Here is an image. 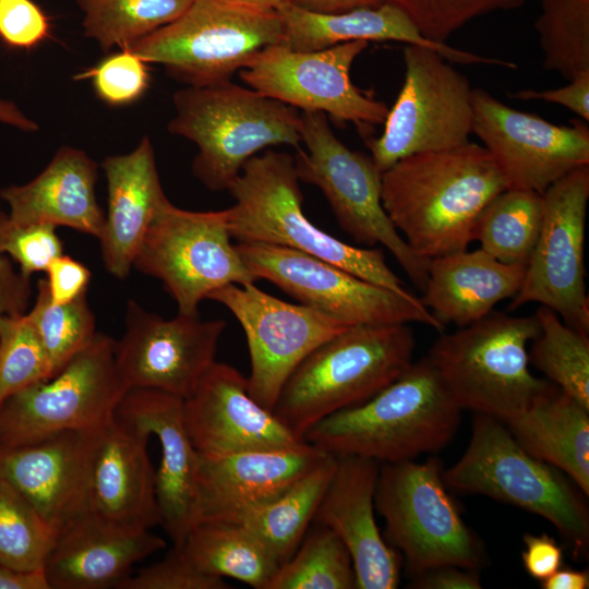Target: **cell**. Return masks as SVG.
I'll return each mask as SVG.
<instances>
[{
    "instance_id": "obj_1",
    "label": "cell",
    "mask_w": 589,
    "mask_h": 589,
    "mask_svg": "<svg viewBox=\"0 0 589 589\" xmlns=\"http://www.w3.org/2000/svg\"><path fill=\"white\" fill-rule=\"evenodd\" d=\"M509 188L477 143L407 156L382 172L381 201L397 231L424 257L467 250L484 207Z\"/></svg>"
},
{
    "instance_id": "obj_2",
    "label": "cell",
    "mask_w": 589,
    "mask_h": 589,
    "mask_svg": "<svg viewBox=\"0 0 589 589\" xmlns=\"http://www.w3.org/2000/svg\"><path fill=\"white\" fill-rule=\"evenodd\" d=\"M460 413L424 357L369 400L317 422L303 438L334 456L382 464L413 460L445 447L458 430Z\"/></svg>"
},
{
    "instance_id": "obj_3",
    "label": "cell",
    "mask_w": 589,
    "mask_h": 589,
    "mask_svg": "<svg viewBox=\"0 0 589 589\" xmlns=\"http://www.w3.org/2000/svg\"><path fill=\"white\" fill-rule=\"evenodd\" d=\"M413 351L408 324L351 326L298 364L273 412L303 438L317 422L369 400L400 377L412 364Z\"/></svg>"
},
{
    "instance_id": "obj_4",
    "label": "cell",
    "mask_w": 589,
    "mask_h": 589,
    "mask_svg": "<svg viewBox=\"0 0 589 589\" xmlns=\"http://www.w3.org/2000/svg\"><path fill=\"white\" fill-rule=\"evenodd\" d=\"M293 156L273 149L251 157L229 188L227 208L232 239L279 245L332 263L362 279L404 296L405 283L390 269L381 249L348 244L317 228L303 212Z\"/></svg>"
},
{
    "instance_id": "obj_5",
    "label": "cell",
    "mask_w": 589,
    "mask_h": 589,
    "mask_svg": "<svg viewBox=\"0 0 589 589\" xmlns=\"http://www.w3.org/2000/svg\"><path fill=\"white\" fill-rule=\"evenodd\" d=\"M172 103L167 129L197 146L192 172L211 191H228L247 160L265 147H300L296 108L230 80L187 86Z\"/></svg>"
},
{
    "instance_id": "obj_6",
    "label": "cell",
    "mask_w": 589,
    "mask_h": 589,
    "mask_svg": "<svg viewBox=\"0 0 589 589\" xmlns=\"http://www.w3.org/2000/svg\"><path fill=\"white\" fill-rule=\"evenodd\" d=\"M539 330L536 315L493 310L453 333H440L426 358L461 410L505 423L554 385L529 369L528 346Z\"/></svg>"
},
{
    "instance_id": "obj_7",
    "label": "cell",
    "mask_w": 589,
    "mask_h": 589,
    "mask_svg": "<svg viewBox=\"0 0 589 589\" xmlns=\"http://www.w3.org/2000/svg\"><path fill=\"white\" fill-rule=\"evenodd\" d=\"M447 488L508 503L550 521L574 556L589 549V508L584 492L560 469L524 449L505 424L476 413L467 449L443 469Z\"/></svg>"
},
{
    "instance_id": "obj_8",
    "label": "cell",
    "mask_w": 589,
    "mask_h": 589,
    "mask_svg": "<svg viewBox=\"0 0 589 589\" xmlns=\"http://www.w3.org/2000/svg\"><path fill=\"white\" fill-rule=\"evenodd\" d=\"M284 25L274 10L228 0H193L175 21L123 48L161 64L188 86L229 81L263 49L280 44Z\"/></svg>"
},
{
    "instance_id": "obj_9",
    "label": "cell",
    "mask_w": 589,
    "mask_h": 589,
    "mask_svg": "<svg viewBox=\"0 0 589 589\" xmlns=\"http://www.w3.org/2000/svg\"><path fill=\"white\" fill-rule=\"evenodd\" d=\"M446 489L436 457L380 466L375 508L385 520L386 542L401 552L412 577L442 565L479 570L485 561Z\"/></svg>"
},
{
    "instance_id": "obj_10",
    "label": "cell",
    "mask_w": 589,
    "mask_h": 589,
    "mask_svg": "<svg viewBox=\"0 0 589 589\" xmlns=\"http://www.w3.org/2000/svg\"><path fill=\"white\" fill-rule=\"evenodd\" d=\"M300 117L305 149L298 147L293 156L299 180L322 191L339 227L353 241L383 245L423 291L430 260L412 251L384 211L382 171L371 155L352 151L338 140L324 112L301 111Z\"/></svg>"
},
{
    "instance_id": "obj_11",
    "label": "cell",
    "mask_w": 589,
    "mask_h": 589,
    "mask_svg": "<svg viewBox=\"0 0 589 589\" xmlns=\"http://www.w3.org/2000/svg\"><path fill=\"white\" fill-rule=\"evenodd\" d=\"M116 340L97 333L52 376L0 405V446L28 445L64 431L98 430L129 390L115 358Z\"/></svg>"
},
{
    "instance_id": "obj_12",
    "label": "cell",
    "mask_w": 589,
    "mask_h": 589,
    "mask_svg": "<svg viewBox=\"0 0 589 589\" xmlns=\"http://www.w3.org/2000/svg\"><path fill=\"white\" fill-rule=\"evenodd\" d=\"M231 239L227 208L187 211L166 199L144 236L133 268L159 279L179 314L196 316L200 303L216 289L256 281Z\"/></svg>"
},
{
    "instance_id": "obj_13",
    "label": "cell",
    "mask_w": 589,
    "mask_h": 589,
    "mask_svg": "<svg viewBox=\"0 0 589 589\" xmlns=\"http://www.w3.org/2000/svg\"><path fill=\"white\" fill-rule=\"evenodd\" d=\"M402 57V86L382 135L369 142L382 172L407 156L464 145L472 133L469 80L431 48L407 45Z\"/></svg>"
},
{
    "instance_id": "obj_14",
    "label": "cell",
    "mask_w": 589,
    "mask_h": 589,
    "mask_svg": "<svg viewBox=\"0 0 589 589\" xmlns=\"http://www.w3.org/2000/svg\"><path fill=\"white\" fill-rule=\"evenodd\" d=\"M236 248L256 280H267L301 304L348 325L419 323L444 332L413 294L397 293L289 248L254 242H239Z\"/></svg>"
},
{
    "instance_id": "obj_15",
    "label": "cell",
    "mask_w": 589,
    "mask_h": 589,
    "mask_svg": "<svg viewBox=\"0 0 589 589\" xmlns=\"http://www.w3.org/2000/svg\"><path fill=\"white\" fill-rule=\"evenodd\" d=\"M542 200L540 232L508 310L539 303L553 310L572 328L588 335L584 248L589 165L558 179L545 190Z\"/></svg>"
},
{
    "instance_id": "obj_16",
    "label": "cell",
    "mask_w": 589,
    "mask_h": 589,
    "mask_svg": "<svg viewBox=\"0 0 589 589\" xmlns=\"http://www.w3.org/2000/svg\"><path fill=\"white\" fill-rule=\"evenodd\" d=\"M207 299L226 306L243 328L251 365L248 390L271 411L298 364L320 345L351 327L311 306L278 299L254 284H229Z\"/></svg>"
},
{
    "instance_id": "obj_17",
    "label": "cell",
    "mask_w": 589,
    "mask_h": 589,
    "mask_svg": "<svg viewBox=\"0 0 589 589\" xmlns=\"http://www.w3.org/2000/svg\"><path fill=\"white\" fill-rule=\"evenodd\" d=\"M369 41L353 40L316 51L269 46L243 69L240 79L252 89L302 111H321L337 122L359 127L384 123L388 107L359 89L350 69Z\"/></svg>"
},
{
    "instance_id": "obj_18",
    "label": "cell",
    "mask_w": 589,
    "mask_h": 589,
    "mask_svg": "<svg viewBox=\"0 0 589 589\" xmlns=\"http://www.w3.org/2000/svg\"><path fill=\"white\" fill-rule=\"evenodd\" d=\"M472 133L483 143L509 188L543 194L562 177L589 165V128L582 120L557 125L472 89Z\"/></svg>"
},
{
    "instance_id": "obj_19",
    "label": "cell",
    "mask_w": 589,
    "mask_h": 589,
    "mask_svg": "<svg viewBox=\"0 0 589 589\" xmlns=\"http://www.w3.org/2000/svg\"><path fill=\"white\" fill-rule=\"evenodd\" d=\"M124 325L115 358L128 388L155 389L184 399L216 361L227 323L179 313L164 318L129 300Z\"/></svg>"
},
{
    "instance_id": "obj_20",
    "label": "cell",
    "mask_w": 589,
    "mask_h": 589,
    "mask_svg": "<svg viewBox=\"0 0 589 589\" xmlns=\"http://www.w3.org/2000/svg\"><path fill=\"white\" fill-rule=\"evenodd\" d=\"M327 455L305 441L220 455L197 453L195 524H238L281 495Z\"/></svg>"
},
{
    "instance_id": "obj_21",
    "label": "cell",
    "mask_w": 589,
    "mask_h": 589,
    "mask_svg": "<svg viewBox=\"0 0 589 589\" xmlns=\"http://www.w3.org/2000/svg\"><path fill=\"white\" fill-rule=\"evenodd\" d=\"M182 413L199 454L220 455L304 442L251 397L245 376L223 362L215 361L183 399Z\"/></svg>"
},
{
    "instance_id": "obj_22",
    "label": "cell",
    "mask_w": 589,
    "mask_h": 589,
    "mask_svg": "<svg viewBox=\"0 0 589 589\" xmlns=\"http://www.w3.org/2000/svg\"><path fill=\"white\" fill-rule=\"evenodd\" d=\"M103 428L64 431L23 446H0V477L57 534L88 512L92 459Z\"/></svg>"
},
{
    "instance_id": "obj_23",
    "label": "cell",
    "mask_w": 589,
    "mask_h": 589,
    "mask_svg": "<svg viewBox=\"0 0 589 589\" xmlns=\"http://www.w3.org/2000/svg\"><path fill=\"white\" fill-rule=\"evenodd\" d=\"M336 467L313 521L330 529L347 548L358 589H395L401 558L375 520L381 464L361 456H336Z\"/></svg>"
},
{
    "instance_id": "obj_24",
    "label": "cell",
    "mask_w": 589,
    "mask_h": 589,
    "mask_svg": "<svg viewBox=\"0 0 589 589\" xmlns=\"http://www.w3.org/2000/svg\"><path fill=\"white\" fill-rule=\"evenodd\" d=\"M182 398L146 388H130L117 408V417L151 436L160 446L155 470L156 495L161 526L173 546H181L195 524L197 452L182 413Z\"/></svg>"
},
{
    "instance_id": "obj_25",
    "label": "cell",
    "mask_w": 589,
    "mask_h": 589,
    "mask_svg": "<svg viewBox=\"0 0 589 589\" xmlns=\"http://www.w3.org/2000/svg\"><path fill=\"white\" fill-rule=\"evenodd\" d=\"M148 438L117 414L99 431L89 473V513L131 530L161 525Z\"/></svg>"
},
{
    "instance_id": "obj_26",
    "label": "cell",
    "mask_w": 589,
    "mask_h": 589,
    "mask_svg": "<svg viewBox=\"0 0 589 589\" xmlns=\"http://www.w3.org/2000/svg\"><path fill=\"white\" fill-rule=\"evenodd\" d=\"M166 548L151 530H131L89 512L57 534L44 570L50 589L117 588L131 568Z\"/></svg>"
},
{
    "instance_id": "obj_27",
    "label": "cell",
    "mask_w": 589,
    "mask_h": 589,
    "mask_svg": "<svg viewBox=\"0 0 589 589\" xmlns=\"http://www.w3.org/2000/svg\"><path fill=\"white\" fill-rule=\"evenodd\" d=\"M276 11L284 25L281 44L297 51L323 50L353 40H392L431 48L449 62L516 68L506 60L426 39L406 12L389 1L335 13L313 12L286 2Z\"/></svg>"
},
{
    "instance_id": "obj_28",
    "label": "cell",
    "mask_w": 589,
    "mask_h": 589,
    "mask_svg": "<svg viewBox=\"0 0 589 589\" xmlns=\"http://www.w3.org/2000/svg\"><path fill=\"white\" fill-rule=\"evenodd\" d=\"M101 167L107 181L108 209L100 237L106 271L123 279L159 206L167 199L147 136L128 154L107 157Z\"/></svg>"
},
{
    "instance_id": "obj_29",
    "label": "cell",
    "mask_w": 589,
    "mask_h": 589,
    "mask_svg": "<svg viewBox=\"0 0 589 589\" xmlns=\"http://www.w3.org/2000/svg\"><path fill=\"white\" fill-rule=\"evenodd\" d=\"M97 164L84 152L62 146L32 181L0 191L11 227L63 226L99 238L105 213L95 193Z\"/></svg>"
},
{
    "instance_id": "obj_30",
    "label": "cell",
    "mask_w": 589,
    "mask_h": 589,
    "mask_svg": "<svg viewBox=\"0 0 589 589\" xmlns=\"http://www.w3.org/2000/svg\"><path fill=\"white\" fill-rule=\"evenodd\" d=\"M525 266L504 264L482 249L430 260L422 304L444 326L464 327L519 290Z\"/></svg>"
},
{
    "instance_id": "obj_31",
    "label": "cell",
    "mask_w": 589,
    "mask_h": 589,
    "mask_svg": "<svg viewBox=\"0 0 589 589\" xmlns=\"http://www.w3.org/2000/svg\"><path fill=\"white\" fill-rule=\"evenodd\" d=\"M504 424L524 449L560 469L589 496V409L553 385Z\"/></svg>"
},
{
    "instance_id": "obj_32",
    "label": "cell",
    "mask_w": 589,
    "mask_h": 589,
    "mask_svg": "<svg viewBox=\"0 0 589 589\" xmlns=\"http://www.w3.org/2000/svg\"><path fill=\"white\" fill-rule=\"evenodd\" d=\"M336 456L327 455L315 468L275 500L244 515L243 526L279 566L298 549L336 467Z\"/></svg>"
},
{
    "instance_id": "obj_33",
    "label": "cell",
    "mask_w": 589,
    "mask_h": 589,
    "mask_svg": "<svg viewBox=\"0 0 589 589\" xmlns=\"http://www.w3.org/2000/svg\"><path fill=\"white\" fill-rule=\"evenodd\" d=\"M203 573L235 578L255 589H266L279 564L241 525L196 522L181 546Z\"/></svg>"
},
{
    "instance_id": "obj_34",
    "label": "cell",
    "mask_w": 589,
    "mask_h": 589,
    "mask_svg": "<svg viewBox=\"0 0 589 589\" xmlns=\"http://www.w3.org/2000/svg\"><path fill=\"white\" fill-rule=\"evenodd\" d=\"M543 218L542 195L508 188L496 195L480 214L473 241L497 261L527 266Z\"/></svg>"
},
{
    "instance_id": "obj_35",
    "label": "cell",
    "mask_w": 589,
    "mask_h": 589,
    "mask_svg": "<svg viewBox=\"0 0 589 589\" xmlns=\"http://www.w3.org/2000/svg\"><path fill=\"white\" fill-rule=\"evenodd\" d=\"M534 315L540 330L529 344V364L589 409L588 335L568 326L544 305H540Z\"/></svg>"
},
{
    "instance_id": "obj_36",
    "label": "cell",
    "mask_w": 589,
    "mask_h": 589,
    "mask_svg": "<svg viewBox=\"0 0 589 589\" xmlns=\"http://www.w3.org/2000/svg\"><path fill=\"white\" fill-rule=\"evenodd\" d=\"M84 35L104 51L121 49L179 17L193 0H75Z\"/></svg>"
},
{
    "instance_id": "obj_37",
    "label": "cell",
    "mask_w": 589,
    "mask_h": 589,
    "mask_svg": "<svg viewBox=\"0 0 589 589\" xmlns=\"http://www.w3.org/2000/svg\"><path fill=\"white\" fill-rule=\"evenodd\" d=\"M353 588L356 573L347 548L330 529L316 525L278 567L266 589Z\"/></svg>"
},
{
    "instance_id": "obj_38",
    "label": "cell",
    "mask_w": 589,
    "mask_h": 589,
    "mask_svg": "<svg viewBox=\"0 0 589 589\" xmlns=\"http://www.w3.org/2000/svg\"><path fill=\"white\" fill-rule=\"evenodd\" d=\"M534 28L544 69L567 81L589 72V0H541Z\"/></svg>"
},
{
    "instance_id": "obj_39",
    "label": "cell",
    "mask_w": 589,
    "mask_h": 589,
    "mask_svg": "<svg viewBox=\"0 0 589 589\" xmlns=\"http://www.w3.org/2000/svg\"><path fill=\"white\" fill-rule=\"evenodd\" d=\"M26 315L40 338L53 374L86 348L97 334L86 293L67 303H53L46 278L39 279L35 302Z\"/></svg>"
},
{
    "instance_id": "obj_40",
    "label": "cell",
    "mask_w": 589,
    "mask_h": 589,
    "mask_svg": "<svg viewBox=\"0 0 589 589\" xmlns=\"http://www.w3.org/2000/svg\"><path fill=\"white\" fill-rule=\"evenodd\" d=\"M57 532L0 477V563L20 570L44 569Z\"/></svg>"
},
{
    "instance_id": "obj_41",
    "label": "cell",
    "mask_w": 589,
    "mask_h": 589,
    "mask_svg": "<svg viewBox=\"0 0 589 589\" xmlns=\"http://www.w3.org/2000/svg\"><path fill=\"white\" fill-rule=\"evenodd\" d=\"M52 375L48 356L26 312L5 315L0 322V405Z\"/></svg>"
},
{
    "instance_id": "obj_42",
    "label": "cell",
    "mask_w": 589,
    "mask_h": 589,
    "mask_svg": "<svg viewBox=\"0 0 589 589\" xmlns=\"http://www.w3.org/2000/svg\"><path fill=\"white\" fill-rule=\"evenodd\" d=\"M397 4L426 39L446 44L457 29L480 15L509 10L527 0H385Z\"/></svg>"
},
{
    "instance_id": "obj_43",
    "label": "cell",
    "mask_w": 589,
    "mask_h": 589,
    "mask_svg": "<svg viewBox=\"0 0 589 589\" xmlns=\"http://www.w3.org/2000/svg\"><path fill=\"white\" fill-rule=\"evenodd\" d=\"M224 578L200 570L179 546L164 560L129 575L117 589H227Z\"/></svg>"
},
{
    "instance_id": "obj_44",
    "label": "cell",
    "mask_w": 589,
    "mask_h": 589,
    "mask_svg": "<svg viewBox=\"0 0 589 589\" xmlns=\"http://www.w3.org/2000/svg\"><path fill=\"white\" fill-rule=\"evenodd\" d=\"M83 76L92 77L98 97L113 106L135 101L148 85L146 62L123 49L103 60Z\"/></svg>"
},
{
    "instance_id": "obj_45",
    "label": "cell",
    "mask_w": 589,
    "mask_h": 589,
    "mask_svg": "<svg viewBox=\"0 0 589 589\" xmlns=\"http://www.w3.org/2000/svg\"><path fill=\"white\" fill-rule=\"evenodd\" d=\"M56 229L48 224L10 226L4 254L19 265V272L24 277L31 278L35 273L46 272L48 265L63 254L62 241Z\"/></svg>"
},
{
    "instance_id": "obj_46",
    "label": "cell",
    "mask_w": 589,
    "mask_h": 589,
    "mask_svg": "<svg viewBox=\"0 0 589 589\" xmlns=\"http://www.w3.org/2000/svg\"><path fill=\"white\" fill-rule=\"evenodd\" d=\"M49 33V20L34 1L0 0V39L7 46L32 49Z\"/></svg>"
},
{
    "instance_id": "obj_47",
    "label": "cell",
    "mask_w": 589,
    "mask_h": 589,
    "mask_svg": "<svg viewBox=\"0 0 589 589\" xmlns=\"http://www.w3.org/2000/svg\"><path fill=\"white\" fill-rule=\"evenodd\" d=\"M50 301L67 303L86 293L92 275L89 269L64 253L56 257L46 269Z\"/></svg>"
},
{
    "instance_id": "obj_48",
    "label": "cell",
    "mask_w": 589,
    "mask_h": 589,
    "mask_svg": "<svg viewBox=\"0 0 589 589\" xmlns=\"http://www.w3.org/2000/svg\"><path fill=\"white\" fill-rule=\"evenodd\" d=\"M520 100H542L573 111L582 121H589V72L581 73L568 84L552 89H520L510 95Z\"/></svg>"
},
{
    "instance_id": "obj_49",
    "label": "cell",
    "mask_w": 589,
    "mask_h": 589,
    "mask_svg": "<svg viewBox=\"0 0 589 589\" xmlns=\"http://www.w3.org/2000/svg\"><path fill=\"white\" fill-rule=\"evenodd\" d=\"M522 539V564L532 578L542 581L562 567L563 550L554 538L544 533L525 534Z\"/></svg>"
},
{
    "instance_id": "obj_50",
    "label": "cell",
    "mask_w": 589,
    "mask_h": 589,
    "mask_svg": "<svg viewBox=\"0 0 589 589\" xmlns=\"http://www.w3.org/2000/svg\"><path fill=\"white\" fill-rule=\"evenodd\" d=\"M31 278L13 267L7 254L0 255V322L5 315L26 312L31 296Z\"/></svg>"
},
{
    "instance_id": "obj_51",
    "label": "cell",
    "mask_w": 589,
    "mask_h": 589,
    "mask_svg": "<svg viewBox=\"0 0 589 589\" xmlns=\"http://www.w3.org/2000/svg\"><path fill=\"white\" fill-rule=\"evenodd\" d=\"M411 588L417 589H480L478 569L456 565H442L412 577Z\"/></svg>"
},
{
    "instance_id": "obj_52",
    "label": "cell",
    "mask_w": 589,
    "mask_h": 589,
    "mask_svg": "<svg viewBox=\"0 0 589 589\" xmlns=\"http://www.w3.org/2000/svg\"><path fill=\"white\" fill-rule=\"evenodd\" d=\"M0 589H50L44 569L20 570L0 563Z\"/></svg>"
},
{
    "instance_id": "obj_53",
    "label": "cell",
    "mask_w": 589,
    "mask_h": 589,
    "mask_svg": "<svg viewBox=\"0 0 589 589\" xmlns=\"http://www.w3.org/2000/svg\"><path fill=\"white\" fill-rule=\"evenodd\" d=\"M385 0H289L290 3L313 12L335 13L357 8L377 5Z\"/></svg>"
},
{
    "instance_id": "obj_54",
    "label": "cell",
    "mask_w": 589,
    "mask_h": 589,
    "mask_svg": "<svg viewBox=\"0 0 589 589\" xmlns=\"http://www.w3.org/2000/svg\"><path fill=\"white\" fill-rule=\"evenodd\" d=\"M540 582L543 589H587L589 587V573L588 570L561 567Z\"/></svg>"
},
{
    "instance_id": "obj_55",
    "label": "cell",
    "mask_w": 589,
    "mask_h": 589,
    "mask_svg": "<svg viewBox=\"0 0 589 589\" xmlns=\"http://www.w3.org/2000/svg\"><path fill=\"white\" fill-rule=\"evenodd\" d=\"M0 121L27 132L39 129L35 121L26 117L13 103L7 100H0Z\"/></svg>"
},
{
    "instance_id": "obj_56",
    "label": "cell",
    "mask_w": 589,
    "mask_h": 589,
    "mask_svg": "<svg viewBox=\"0 0 589 589\" xmlns=\"http://www.w3.org/2000/svg\"><path fill=\"white\" fill-rule=\"evenodd\" d=\"M230 2L261 9V10H274L276 11L281 4L289 2V0H228Z\"/></svg>"
},
{
    "instance_id": "obj_57",
    "label": "cell",
    "mask_w": 589,
    "mask_h": 589,
    "mask_svg": "<svg viewBox=\"0 0 589 589\" xmlns=\"http://www.w3.org/2000/svg\"><path fill=\"white\" fill-rule=\"evenodd\" d=\"M10 230L9 215L0 206V255L4 254V244Z\"/></svg>"
}]
</instances>
